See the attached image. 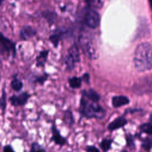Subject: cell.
Here are the masks:
<instances>
[{
  "label": "cell",
  "mask_w": 152,
  "mask_h": 152,
  "mask_svg": "<svg viewBox=\"0 0 152 152\" xmlns=\"http://www.w3.org/2000/svg\"><path fill=\"white\" fill-rule=\"evenodd\" d=\"M128 123L127 119L124 117V116H121L109 124L107 126V129L110 131H113L117 130L121 128L124 127Z\"/></svg>",
  "instance_id": "cell-9"
},
{
  "label": "cell",
  "mask_w": 152,
  "mask_h": 152,
  "mask_svg": "<svg viewBox=\"0 0 152 152\" xmlns=\"http://www.w3.org/2000/svg\"><path fill=\"white\" fill-rule=\"evenodd\" d=\"M129 102V98L124 95L114 96L112 98V105L114 108H118L128 104Z\"/></svg>",
  "instance_id": "cell-11"
},
{
  "label": "cell",
  "mask_w": 152,
  "mask_h": 152,
  "mask_svg": "<svg viewBox=\"0 0 152 152\" xmlns=\"http://www.w3.org/2000/svg\"><path fill=\"white\" fill-rule=\"evenodd\" d=\"M2 152H15L11 144H7L3 147Z\"/></svg>",
  "instance_id": "cell-28"
},
{
  "label": "cell",
  "mask_w": 152,
  "mask_h": 152,
  "mask_svg": "<svg viewBox=\"0 0 152 152\" xmlns=\"http://www.w3.org/2000/svg\"><path fill=\"white\" fill-rule=\"evenodd\" d=\"M49 74L46 72H44L41 75L31 74L28 77V82L31 84H39L40 86H43L45 83L48 80Z\"/></svg>",
  "instance_id": "cell-10"
},
{
  "label": "cell",
  "mask_w": 152,
  "mask_h": 152,
  "mask_svg": "<svg viewBox=\"0 0 152 152\" xmlns=\"http://www.w3.org/2000/svg\"><path fill=\"white\" fill-rule=\"evenodd\" d=\"M125 152H127V151H125Z\"/></svg>",
  "instance_id": "cell-31"
},
{
  "label": "cell",
  "mask_w": 152,
  "mask_h": 152,
  "mask_svg": "<svg viewBox=\"0 0 152 152\" xmlns=\"http://www.w3.org/2000/svg\"><path fill=\"white\" fill-rule=\"evenodd\" d=\"M150 120L152 121V114H151V116H150Z\"/></svg>",
  "instance_id": "cell-29"
},
{
  "label": "cell",
  "mask_w": 152,
  "mask_h": 152,
  "mask_svg": "<svg viewBox=\"0 0 152 152\" xmlns=\"http://www.w3.org/2000/svg\"><path fill=\"white\" fill-rule=\"evenodd\" d=\"M134 93L142 94L152 91V77H144L140 79L133 86Z\"/></svg>",
  "instance_id": "cell-3"
},
{
  "label": "cell",
  "mask_w": 152,
  "mask_h": 152,
  "mask_svg": "<svg viewBox=\"0 0 152 152\" xmlns=\"http://www.w3.org/2000/svg\"><path fill=\"white\" fill-rule=\"evenodd\" d=\"M29 152H46V151L45 148L37 142H33Z\"/></svg>",
  "instance_id": "cell-22"
},
{
  "label": "cell",
  "mask_w": 152,
  "mask_h": 152,
  "mask_svg": "<svg viewBox=\"0 0 152 152\" xmlns=\"http://www.w3.org/2000/svg\"><path fill=\"white\" fill-rule=\"evenodd\" d=\"M80 45L85 53V54L90 59H94L96 58V52L95 49L93 48L92 42L87 37H81L80 40Z\"/></svg>",
  "instance_id": "cell-5"
},
{
  "label": "cell",
  "mask_w": 152,
  "mask_h": 152,
  "mask_svg": "<svg viewBox=\"0 0 152 152\" xmlns=\"http://www.w3.org/2000/svg\"><path fill=\"white\" fill-rule=\"evenodd\" d=\"M78 112L81 118L87 119L92 118L102 119L106 115V110L98 102L89 100L83 96L80 98Z\"/></svg>",
  "instance_id": "cell-2"
},
{
  "label": "cell",
  "mask_w": 152,
  "mask_h": 152,
  "mask_svg": "<svg viewBox=\"0 0 152 152\" xmlns=\"http://www.w3.org/2000/svg\"><path fill=\"white\" fill-rule=\"evenodd\" d=\"M112 142V139L109 138H104L99 143V146L103 152H107L111 149Z\"/></svg>",
  "instance_id": "cell-19"
},
{
  "label": "cell",
  "mask_w": 152,
  "mask_h": 152,
  "mask_svg": "<svg viewBox=\"0 0 152 152\" xmlns=\"http://www.w3.org/2000/svg\"><path fill=\"white\" fill-rule=\"evenodd\" d=\"M134 64L139 72L152 69V46L148 43L140 44L134 53Z\"/></svg>",
  "instance_id": "cell-1"
},
{
  "label": "cell",
  "mask_w": 152,
  "mask_h": 152,
  "mask_svg": "<svg viewBox=\"0 0 152 152\" xmlns=\"http://www.w3.org/2000/svg\"><path fill=\"white\" fill-rule=\"evenodd\" d=\"M36 33L34 28L30 26L24 27L20 31V37L21 39L26 40L32 37Z\"/></svg>",
  "instance_id": "cell-15"
},
{
  "label": "cell",
  "mask_w": 152,
  "mask_h": 152,
  "mask_svg": "<svg viewBox=\"0 0 152 152\" xmlns=\"http://www.w3.org/2000/svg\"><path fill=\"white\" fill-rule=\"evenodd\" d=\"M31 95L27 91H23L18 94H13L9 98L10 102L12 106L22 107L27 104Z\"/></svg>",
  "instance_id": "cell-4"
},
{
  "label": "cell",
  "mask_w": 152,
  "mask_h": 152,
  "mask_svg": "<svg viewBox=\"0 0 152 152\" xmlns=\"http://www.w3.org/2000/svg\"><path fill=\"white\" fill-rule=\"evenodd\" d=\"M52 136L50 138V141L53 142L56 145H60L61 147L64 146L67 142L66 139L61 135L59 130L58 129L55 121L51 126Z\"/></svg>",
  "instance_id": "cell-6"
},
{
  "label": "cell",
  "mask_w": 152,
  "mask_h": 152,
  "mask_svg": "<svg viewBox=\"0 0 152 152\" xmlns=\"http://www.w3.org/2000/svg\"><path fill=\"white\" fill-rule=\"evenodd\" d=\"M81 78L83 80V81L86 83L87 84H90V75L88 72H85L84 73L82 76Z\"/></svg>",
  "instance_id": "cell-27"
},
{
  "label": "cell",
  "mask_w": 152,
  "mask_h": 152,
  "mask_svg": "<svg viewBox=\"0 0 152 152\" xmlns=\"http://www.w3.org/2000/svg\"><path fill=\"white\" fill-rule=\"evenodd\" d=\"M140 129L141 132L145 133L148 135L152 134V124L149 123L143 124L140 126Z\"/></svg>",
  "instance_id": "cell-23"
},
{
  "label": "cell",
  "mask_w": 152,
  "mask_h": 152,
  "mask_svg": "<svg viewBox=\"0 0 152 152\" xmlns=\"http://www.w3.org/2000/svg\"><path fill=\"white\" fill-rule=\"evenodd\" d=\"M48 56V51L43 50L40 52V53L36 57V66L37 67H43L45 66Z\"/></svg>",
  "instance_id": "cell-18"
},
{
  "label": "cell",
  "mask_w": 152,
  "mask_h": 152,
  "mask_svg": "<svg viewBox=\"0 0 152 152\" xmlns=\"http://www.w3.org/2000/svg\"><path fill=\"white\" fill-rule=\"evenodd\" d=\"M63 123L67 126L71 128L75 124V118L72 111L70 109L65 110L62 116Z\"/></svg>",
  "instance_id": "cell-13"
},
{
  "label": "cell",
  "mask_w": 152,
  "mask_h": 152,
  "mask_svg": "<svg viewBox=\"0 0 152 152\" xmlns=\"http://www.w3.org/2000/svg\"><path fill=\"white\" fill-rule=\"evenodd\" d=\"M83 80L81 77L73 76L72 77H69L68 79V82L69 87L72 89L79 88L81 87Z\"/></svg>",
  "instance_id": "cell-17"
},
{
  "label": "cell",
  "mask_w": 152,
  "mask_h": 152,
  "mask_svg": "<svg viewBox=\"0 0 152 152\" xmlns=\"http://www.w3.org/2000/svg\"><path fill=\"white\" fill-rule=\"evenodd\" d=\"M142 147L145 150H150L152 147V138L144 140L142 143Z\"/></svg>",
  "instance_id": "cell-24"
},
{
  "label": "cell",
  "mask_w": 152,
  "mask_h": 152,
  "mask_svg": "<svg viewBox=\"0 0 152 152\" xmlns=\"http://www.w3.org/2000/svg\"><path fill=\"white\" fill-rule=\"evenodd\" d=\"M1 42V54L3 52L7 53L8 55H12L13 57L15 54V49L14 45L8 39L2 36Z\"/></svg>",
  "instance_id": "cell-8"
},
{
  "label": "cell",
  "mask_w": 152,
  "mask_h": 152,
  "mask_svg": "<svg viewBox=\"0 0 152 152\" xmlns=\"http://www.w3.org/2000/svg\"><path fill=\"white\" fill-rule=\"evenodd\" d=\"M64 64L65 65L66 70L68 71H71L74 69L76 62L67 55L64 59Z\"/></svg>",
  "instance_id": "cell-21"
},
{
  "label": "cell",
  "mask_w": 152,
  "mask_h": 152,
  "mask_svg": "<svg viewBox=\"0 0 152 152\" xmlns=\"http://www.w3.org/2000/svg\"><path fill=\"white\" fill-rule=\"evenodd\" d=\"M86 25L91 28H96L100 24V19L99 13L93 10H89L85 18Z\"/></svg>",
  "instance_id": "cell-7"
},
{
  "label": "cell",
  "mask_w": 152,
  "mask_h": 152,
  "mask_svg": "<svg viewBox=\"0 0 152 152\" xmlns=\"http://www.w3.org/2000/svg\"><path fill=\"white\" fill-rule=\"evenodd\" d=\"M86 152H101L100 150L95 145H87L85 148Z\"/></svg>",
  "instance_id": "cell-26"
},
{
  "label": "cell",
  "mask_w": 152,
  "mask_h": 152,
  "mask_svg": "<svg viewBox=\"0 0 152 152\" xmlns=\"http://www.w3.org/2000/svg\"><path fill=\"white\" fill-rule=\"evenodd\" d=\"M7 95L5 89L4 87H3L2 89V94H1V100H0V107H1L2 115H3V116L5 113L6 107H7Z\"/></svg>",
  "instance_id": "cell-20"
},
{
  "label": "cell",
  "mask_w": 152,
  "mask_h": 152,
  "mask_svg": "<svg viewBox=\"0 0 152 152\" xmlns=\"http://www.w3.org/2000/svg\"><path fill=\"white\" fill-rule=\"evenodd\" d=\"M126 144L127 145L131 148V149H133L135 148V143H134V140L132 137V136H131V135H127L126 138Z\"/></svg>",
  "instance_id": "cell-25"
},
{
  "label": "cell",
  "mask_w": 152,
  "mask_h": 152,
  "mask_svg": "<svg viewBox=\"0 0 152 152\" xmlns=\"http://www.w3.org/2000/svg\"><path fill=\"white\" fill-rule=\"evenodd\" d=\"M68 55L70 56L76 63L80 61V54L78 48L75 45H73L70 47L68 51Z\"/></svg>",
  "instance_id": "cell-16"
},
{
  "label": "cell",
  "mask_w": 152,
  "mask_h": 152,
  "mask_svg": "<svg viewBox=\"0 0 152 152\" xmlns=\"http://www.w3.org/2000/svg\"><path fill=\"white\" fill-rule=\"evenodd\" d=\"M81 96H84L89 100L94 102H98L101 98L100 95L93 88H90L88 90L83 89L81 91Z\"/></svg>",
  "instance_id": "cell-12"
},
{
  "label": "cell",
  "mask_w": 152,
  "mask_h": 152,
  "mask_svg": "<svg viewBox=\"0 0 152 152\" xmlns=\"http://www.w3.org/2000/svg\"><path fill=\"white\" fill-rule=\"evenodd\" d=\"M66 152H71V151H66Z\"/></svg>",
  "instance_id": "cell-30"
},
{
  "label": "cell",
  "mask_w": 152,
  "mask_h": 152,
  "mask_svg": "<svg viewBox=\"0 0 152 152\" xmlns=\"http://www.w3.org/2000/svg\"><path fill=\"white\" fill-rule=\"evenodd\" d=\"M23 83L22 80L18 77H17L16 75L14 76L12 79L11 80L10 82V87L15 92H19L23 88Z\"/></svg>",
  "instance_id": "cell-14"
}]
</instances>
